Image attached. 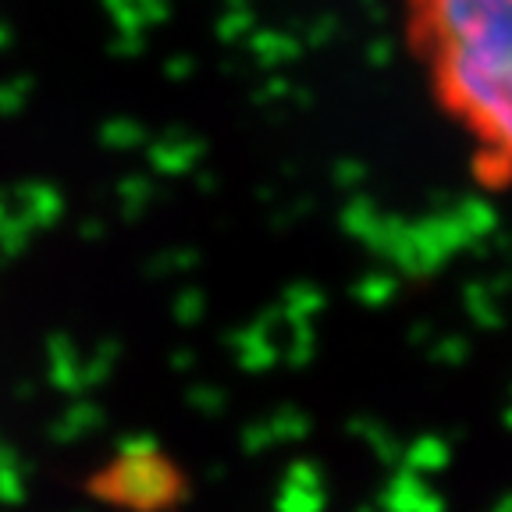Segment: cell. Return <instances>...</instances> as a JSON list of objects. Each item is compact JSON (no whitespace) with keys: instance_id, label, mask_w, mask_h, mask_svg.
Segmentation results:
<instances>
[{"instance_id":"obj_1","label":"cell","mask_w":512,"mask_h":512,"mask_svg":"<svg viewBox=\"0 0 512 512\" xmlns=\"http://www.w3.org/2000/svg\"><path fill=\"white\" fill-rule=\"evenodd\" d=\"M395 15L473 185L512 192V0H395Z\"/></svg>"}]
</instances>
